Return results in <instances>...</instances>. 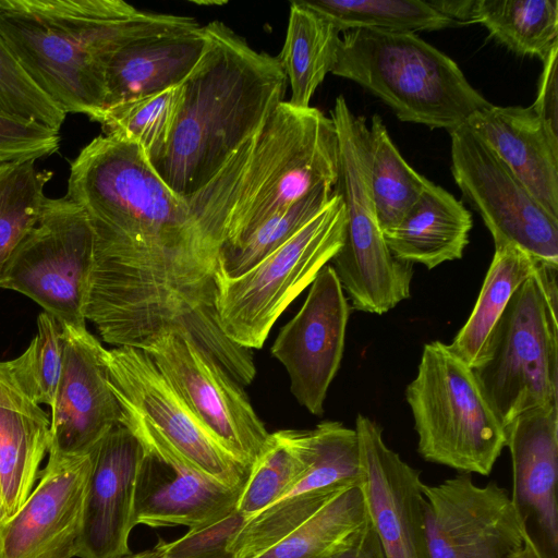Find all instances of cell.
Returning <instances> with one entry per match:
<instances>
[{
    "label": "cell",
    "mask_w": 558,
    "mask_h": 558,
    "mask_svg": "<svg viewBox=\"0 0 558 558\" xmlns=\"http://www.w3.org/2000/svg\"><path fill=\"white\" fill-rule=\"evenodd\" d=\"M65 196L83 209L94 233L85 318L105 342L143 349L177 332L231 376L248 369L252 352L229 340L218 323L221 251L138 146L95 137L72 161Z\"/></svg>",
    "instance_id": "1"
},
{
    "label": "cell",
    "mask_w": 558,
    "mask_h": 558,
    "mask_svg": "<svg viewBox=\"0 0 558 558\" xmlns=\"http://www.w3.org/2000/svg\"><path fill=\"white\" fill-rule=\"evenodd\" d=\"M205 50L179 86L173 123L148 160L166 185L186 199L283 101L288 78L278 57L254 50L219 21L205 25Z\"/></svg>",
    "instance_id": "2"
},
{
    "label": "cell",
    "mask_w": 558,
    "mask_h": 558,
    "mask_svg": "<svg viewBox=\"0 0 558 558\" xmlns=\"http://www.w3.org/2000/svg\"><path fill=\"white\" fill-rule=\"evenodd\" d=\"M201 26L122 0H0V37L36 86L65 114L96 121L106 73L129 44Z\"/></svg>",
    "instance_id": "3"
},
{
    "label": "cell",
    "mask_w": 558,
    "mask_h": 558,
    "mask_svg": "<svg viewBox=\"0 0 558 558\" xmlns=\"http://www.w3.org/2000/svg\"><path fill=\"white\" fill-rule=\"evenodd\" d=\"M338 171L339 138L331 118L314 107L281 101L184 202L204 235L222 252L318 186L333 187Z\"/></svg>",
    "instance_id": "4"
},
{
    "label": "cell",
    "mask_w": 558,
    "mask_h": 558,
    "mask_svg": "<svg viewBox=\"0 0 558 558\" xmlns=\"http://www.w3.org/2000/svg\"><path fill=\"white\" fill-rule=\"evenodd\" d=\"M330 73L381 99L400 121L430 129L451 132L492 105L451 58L414 33L343 32Z\"/></svg>",
    "instance_id": "5"
},
{
    "label": "cell",
    "mask_w": 558,
    "mask_h": 558,
    "mask_svg": "<svg viewBox=\"0 0 558 558\" xmlns=\"http://www.w3.org/2000/svg\"><path fill=\"white\" fill-rule=\"evenodd\" d=\"M557 269L539 264L512 294L471 369L505 428L519 414L558 404Z\"/></svg>",
    "instance_id": "6"
},
{
    "label": "cell",
    "mask_w": 558,
    "mask_h": 558,
    "mask_svg": "<svg viewBox=\"0 0 558 558\" xmlns=\"http://www.w3.org/2000/svg\"><path fill=\"white\" fill-rule=\"evenodd\" d=\"M428 462L459 473L490 474L506 447L505 429L485 400L471 367L448 344L426 343L415 378L405 389Z\"/></svg>",
    "instance_id": "7"
},
{
    "label": "cell",
    "mask_w": 558,
    "mask_h": 558,
    "mask_svg": "<svg viewBox=\"0 0 558 558\" xmlns=\"http://www.w3.org/2000/svg\"><path fill=\"white\" fill-rule=\"evenodd\" d=\"M330 118L339 138L333 192L340 196L345 213L343 243L331 266L352 306L380 315L410 296L413 266L391 254L377 220L365 118L355 116L342 95L336 98Z\"/></svg>",
    "instance_id": "8"
},
{
    "label": "cell",
    "mask_w": 558,
    "mask_h": 558,
    "mask_svg": "<svg viewBox=\"0 0 558 558\" xmlns=\"http://www.w3.org/2000/svg\"><path fill=\"white\" fill-rule=\"evenodd\" d=\"M345 213L333 192L328 204L288 241L239 276H216L219 326L233 343L263 348L287 307L314 281L343 243Z\"/></svg>",
    "instance_id": "9"
},
{
    "label": "cell",
    "mask_w": 558,
    "mask_h": 558,
    "mask_svg": "<svg viewBox=\"0 0 558 558\" xmlns=\"http://www.w3.org/2000/svg\"><path fill=\"white\" fill-rule=\"evenodd\" d=\"M94 233L83 209L66 196L46 198L38 223L20 244L0 281L62 326L86 328Z\"/></svg>",
    "instance_id": "10"
},
{
    "label": "cell",
    "mask_w": 558,
    "mask_h": 558,
    "mask_svg": "<svg viewBox=\"0 0 558 558\" xmlns=\"http://www.w3.org/2000/svg\"><path fill=\"white\" fill-rule=\"evenodd\" d=\"M451 172L464 199L481 215L495 248L512 245L558 268V218L466 124L449 132Z\"/></svg>",
    "instance_id": "11"
},
{
    "label": "cell",
    "mask_w": 558,
    "mask_h": 558,
    "mask_svg": "<svg viewBox=\"0 0 558 558\" xmlns=\"http://www.w3.org/2000/svg\"><path fill=\"white\" fill-rule=\"evenodd\" d=\"M219 445L248 469L270 433L242 386L191 339L170 332L143 349Z\"/></svg>",
    "instance_id": "12"
},
{
    "label": "cell",
    "mask_w": 558,
    "mask_h": 558,
    "mask_svg": "<svg viewBox=\"0 0 558 558\" xmlns=\"http://www.w3.org/2000/svg\"><path fill=\"white\" fill-rule=\"evenodd\" d=\"M119 403L121 424L144 449L135 481V525L194 529L236 508L243 487H230L201 473L144 416Z\"/></svg>",
    "instance_id": "13"
},
{
    "label": "cell",
    "mask_w": 558,
    "mask_h": 558,
    "mask_svg": "<svg viewBox=\"0 0 558 558\" xmlns=\"http://www.w3.org/2000/svg\"><path fill=\"white\" fill-rule=\"evenodd\" d=\"M424 518L430 558H507L530 531L509 493L495 482L475 484L459 473L424 483Z\"/></svg>",
    "instance_id": "14"
},
{
    "label": "cell",
    "mask_w": 558,
    "mask_h": 558,
    "mask_svg": "<svg viewBox=\"0 0 558 558\" xmlns=\"http://www.w3.org/2000/svg\"><path fill=\"white\" fill-rule=\"evenodd\" d=\"M109 384L193 466L230 487H243L248 469L234 460L185 404L149 354L132 347L106 349Z\"/></svg>",
    "instance_id": "15"
},
{
    "label": "cell",
    "mask_w": 558,
    "mask_h": 558,
    "mask_svg": "<svg viewBox=\"0 0 558 558\" xmlns=\"http://www.w3.org/2000/svg\"><path fill=\"white\" fill-rule=\"evenodd\" d=\"M349 315L344 291L327 264L271 345L272 356L289 375L292 395L313 415L324 413L328 388L342 360Z\"/></svg>",
    "instance_id": "16"
},
{
    "label": "cell",
    "mask_w": 558,
    "mask_h": 558,
    "mask_svg": "<svg viewBox=\"0 0 558 558\" xmlns=\"http://www.w3.org/2000/svg\"><path fill=\"white\" fill-rule=\"evenodd\" d=\"M92 463V452H48L37 485L0 524V558L76 557Z\"/></svg>",
    "instance_id": "17"
},
{
    "label": "cell",
    "mask_w": 558,
    "mask_h": 558,
    "mask_svg": "<svg viewBox=\"0 0 558 558\" xmlns=\"http://www.w3.org/2000/svg\"><path fill=\"white\" fill-rule=\"evenodd\" d=\"M363 495L367 518L387 558H430L424 518V483L421 472L392 449L381 427L357 414Z\"/></svg>",
    "instance_id": "18"
},
{
    "label": "cell",
    "mask_w": 558,
    "mask_h": 558,
    "mask_svg": "<svg viewBox=\"0 0 558 558\" xmlns=\"http://www.w3.org/2000/svg\"><path fill=\"white\" fill-rule=\"evenodd\" d=\"M62 328L63 368L50 408L48 452L82 456L121 424L122 409L109 384L106 348L87 328Z\"/></svg>",
    "instance_id": "19"
},
{
    "label": "cell",
    "mask_w": 558,
    "mask_h": 558,
    "mask_svg": "<svg viewBox=\"0 0 558 558\" xmlns=\"http://www.w3.org/2000/svg\"><path fill=\"white\" fill-rule=\"evenodd\" d=\"M143 446L123 424L116 425L92 451L78 558H119L130 554L135 481Z\"/></svg>",
    "instance_id": "20"
},
{
    "label": "cell",
    "mask_w": 558,
    "mask_h": 558,
    "mask_svg": "<svg viewBox=\"0 0 558 558\" xmlns=\"http://www.w3.org/2000/svg\"><path fill=\"white\" fill-rule=\"evenodd\" d=\"M49 446L50 416L37 401L26 349L0 362V488L7 519L34 489Z\"/></svg>",
    "instance_id": "21"
},
{
    "label": "cell",
    "mask_w": 558,
    "mask_h": 558,
    "mask_svg": "<svg viewBox=\"0 0 558 558\" xmlns=\"http://www.w3.org/2000/svg\"><path fill=\"white\" fill-rule=\"evenodd\" d=\"M511 457L512 494L519 514L532 518L547 558L558 550V404L530 409L505 428Z\"/></svg>",
    "instance_id": "22"
},
{
    "label": "cell",
    "mask_w": 558,
    "mask_h": 558,
    "mask_svg": "<svg viewBox=\"0 0 558 558\" xmlns=\"http://www.w3.org/2000/svg\"><path fill=\"white\" fill-rule=\"evenodd\" d=\"M558 218V136L530 107L490 105L465 123Z\"/></svg>",
    "instance_id": "23"
},
{
    "label": "cell",
    "mask_w": 558,
    "mask_h": 558,
    "mask_svg": "<svg viewBox=\"0 0 558 558\" xmlns=\"http://www.w3.org/2000/svg\"><path fill=\"white\" fill-rule=\"evenodd\" d=\"M206 44L205 27L198 26L123 47L107 69L104 110L180 86L199 61Z\"/></svg>",
    "instance_id": "24"
},
{
    "label": "cell",
    "mask_w": 558,
    "mask_h": 558,
    "mask_svg": "<svg viewBox=\"0 0 558 558\" xmlns=\"http://www.w3.org/2000/svg\"><path fill=\"white\" fill-rule=\"evenodd\" d=\"M472 227V215L463 203L429 181L405 216L384 230L383 236L397 259L433 269L462 257Z\"/></svg>",
    "instance_id": "25"
},
{
    "label": "cell",
    "mask_w": 558,
    "mask_h": 558,
    "mask_svg": "<svg viewBox=\"0 0 558 558\" xmlns=\"http://www.w3.org/2000/svg\"><path fill=\"white\" fill-rule=\"evenodd\" d=\"M340 29L301 0L290 4L288 27L278 59L291 85L289 102L308 108L317 87L331 72L340 43Z\"/></svg>",
    "instance_id": "26"
},
{
    "label": "cell",
    "mask_w": 558,
    "mask_h": 558,
    "mask_svg": "<svg viewBox=\"0 0 558 558\" xmlns=\"http://www.w3.org/2000/svg\"><path fill=\"white\" fill-rule=\"evenodd\" d=\"M521 57L542 61L558 45L557 0H473L469 24Z\"/></svg>",
    "instance_id": "27"
},
{
    "label": "cell",
    "mask_w": 558,
    "mask_h": 558,
    "mask_svg": "<svg viewBox=\"0 0 558 558\" xmlns=\"http://www.w3.org/2000/svg\"><path fill=\"white\" fill-rule=\"evenodd\" d=\"M538 265L515 246L495 248L475 306L451 344H448L471 368L481 359L487 339L512 294Z\"/></svg>",
    "instance_id": "28"
},
{
    "label": "cell",
    "mask_w": 558,
    "mask_h": 558,
    "mask_svg": "<svg viewBox=\"0 0 558 558\" xmlns=\"http://www.w3.org/2000/svg\"><path fill=\"white\" fill-rule=\"evenodd\" d=\"M312 457L311 430L271 433L250 468L236 509L248 519L284 497L303 477Z\"/></svg>",
    "instance_id": "29"
},
{
    "label": "cell",
    "mask_w": 558,
    "mask_h": 558,
    "mask_svg": "<svg viewBox=\"0 0 558 558\" xmlns=\"http://www.w3.org/2000/svg\"><path fill=\"white\" fill-rule=\"evenodd\" d=\"M372 197L381 230L395 227L429 183L401 156L378 114L368 128Z\"/></svg>",
    "instance_id": "30"
},
{
    "label": "cell",
    "mask_w": 558,
    "mask_h": 558,
    "mask_svg": "<svg viewBox=\"0 0 558 558\" xmlns=\"http://www.w3.org/2000/svg\"><path fill=\"white\" fill-rule=\"evenodd\" d=\"M360 485L349 487L256 558H329L367 522Z\"/></svg>",
    "instance_id": "31"
},
{
    "label": "cell",
    "mask_w": 558,
    "mask_h": 558,
    "mask_svg": "<svg viewBox=\"0 0 558 558\" xmlns=\"http://www.w3.org/2000/svg\"><path fill=\"white\" fill-rule=\"evenodd\" d=\"M330 20L341 33L376 29L393 33L437 31L456 26L430 1L422 0H301Z\"/></svg>",
    "instance_id": "32"
},
{
    "label": "cell",
    "mask_w": 558,
    "mask_h": 558,
    "mask_svg": "<svg viewBox=\"0 0 558 558\" xmlns=\"http://www.w3.org/2000/svg\"><path fill=\"white\" fill-rule=\"evenodd\" d=\"M52 172L35 160L0 163V281L15 251L38 223Z\"/></svg>",
    "instance_id": "33"
},
{
    "label": "cell",
    "mask_w": 558,
    "mask_h": 558,
    "mask_svg": "<svg viewBox=\"0 0 558 558\" xmlns=\"http://www.w3.org/2000/svg\"><path fill=\"white\" fill-rule=\"evenodd\" d=\"M311 464L303 477L284 497L338 492L360 485L362 471L355 429L348 428L340 422L326 421L311 429Z\"/></svg>",
    "instance_id": "34"
},
{
    "label": "cell",
    "mask_w": 558,
    "mask_h": 558,
    "mask_svg": "<svg viewBox=\"0 0 558 558\" xmlns=\"http://www.w3.org/2000/svg\"><path fill=\"white\" fill-rule=\"evenodd\" d=\"M179 99V86L105 109L96 119L105 135L138 146L147 160L169 137Z\"/></svg>",
    "instance_id": "35"
},
{
    "label": "cell",
    "mask_w": 558,
    "mask_h": 558,
    "mask_svg": "<svg viewBox=\"0 0 558 558\" xmlns=\"http://www.w3.org/2000/svg\"><path fill=\"white\" fill-rule=\"evenodd\" d=\"M332 195V186L320 185L288 209L274 215L242 243L221 252L219 270L228 276L243 274L303 228Z\"/></svg>",
    "instance_id": "36"
},
{
    "label": "cell",
    "mask_w": 558,
    "mask_h": 558,
    "mask_svg": "<svg viewBox=\"0 0 558 558\" xmlns=\"http://www.w3.org/2000/svg\"><path fill=\"white\" fill-rule=\"evenodd\" d=\"M0 113L60 131L65 113L28 77L0 37Z\"/></svg>",
    "instance_id": "37"
},
{
    "label": "cell",
    "mask_w": 558,
    "mask_h": 558,
    "mask_svg": "<svg viewBox=\"0 0 558 558\" xmlns=\"http://www.w3.org/2000/svg\"><path fill=\"white\" fill-rule=\"evenodd\" d=\"M37 401L51 408L63 368V328L50 314L37 318V335L27 347Z\"/></svg>",
    "instance_id": "38"
},
{
    "label": "cell",
    "mask_w": 558,
    "mask_h": 558,
    "mask_svg": "<svg viewBox=\"0 0 558 558\" xmlns=\"http://www.w3.org/2000/svg\"><path fill=\"white\" fill-rule=\"evenodd\" d=\"M246 519L235 508L211 523L190 529L174 542H162L160 558H232L230 543Z\"/></svg>",
    "instance_id": "39"
},
{
    "label": "cell",
    "mask_w": 558,
    "mask_h": 558,
    "mask_svg": "<svg viewBox=\"0 0 558 558\" xmlns=\"http://www.w3.org/2000/svg\"><path fill=\"white\" fill-rule=\"evenodd\" d=\"M60 141L58 130L0 113V163L50 156L59 149Z\"/></svg>",
    "instance_id": "40"
},
{
    "label": "cell",
    "mask_w": 558,
    "mask_h": 558,
    "mask_svg": "<svg viewBox=\"0 0 558 558\" xmlns=\"http://www.w3.org/2000/svg\"><path fill=\"white\" fill-rule=\"evenodd\" d=\"M558 45H556L543 62L537 94L531 108L545 122L549 130L558 136Z\"/></svg>",
    "instance_id": "41"
},
{
    "label": "cell",
    "mask_w": 558,
    "mask_h": 558,
    "mask_svg": "<svg viewBox=\"0 0 558 558\" xmlns=\"http://www.w3.org/2000/svg\"><path fill=\"white\" fill-rule=\"evenodd\" d=\"M329 558H387L380 541L367 522L357 530L347 543Z\"/></svg>",
    "instance_id": "42"
},
{
    "label": "cell",
    "mask_w": 558,
    "mask_h": 558,
    "mask_svg": "<svg viewBox=\"0 0 558 558\" xmlns=\"http://www.w3.org/2000/svg\"><path fill=\"white\" fill-rule=\"evenodd\" d=\"M507 558H547V556L529 531L521 547L511 553Z\"/></svg>",
    "instance_id": "43"
},
{
    "label": "cell",
    "mask_w": 558,
    "mask_h": 558,
    "mask_svg": "<svg viewBox=\"0 0 558 558\" xmlns=\"http://www.w3.org/2000/svg\"><path fill=\"white\" fill-rule=\"evenodd\" d=\"M162 554V542H159L154 548L140 553H130L119 558H160Z\"/></svg>",
    "instance_id": "44"
},
{
    "label": "cell",
    "mask_w": 558,
    "mask_h": 558,
    "mask_svg": "<svg viewBox=\"0 0 558 558\" xmlns=\"http://www.w3.org/2000/svg\"><path fill=\"white\" fill-rule=\"evenodd\" d=\"M7 519L5 511H4V504L2 498V493L0 488V524Z\"/></svg>",
    "instance_id": "45"
}]
</instances>
